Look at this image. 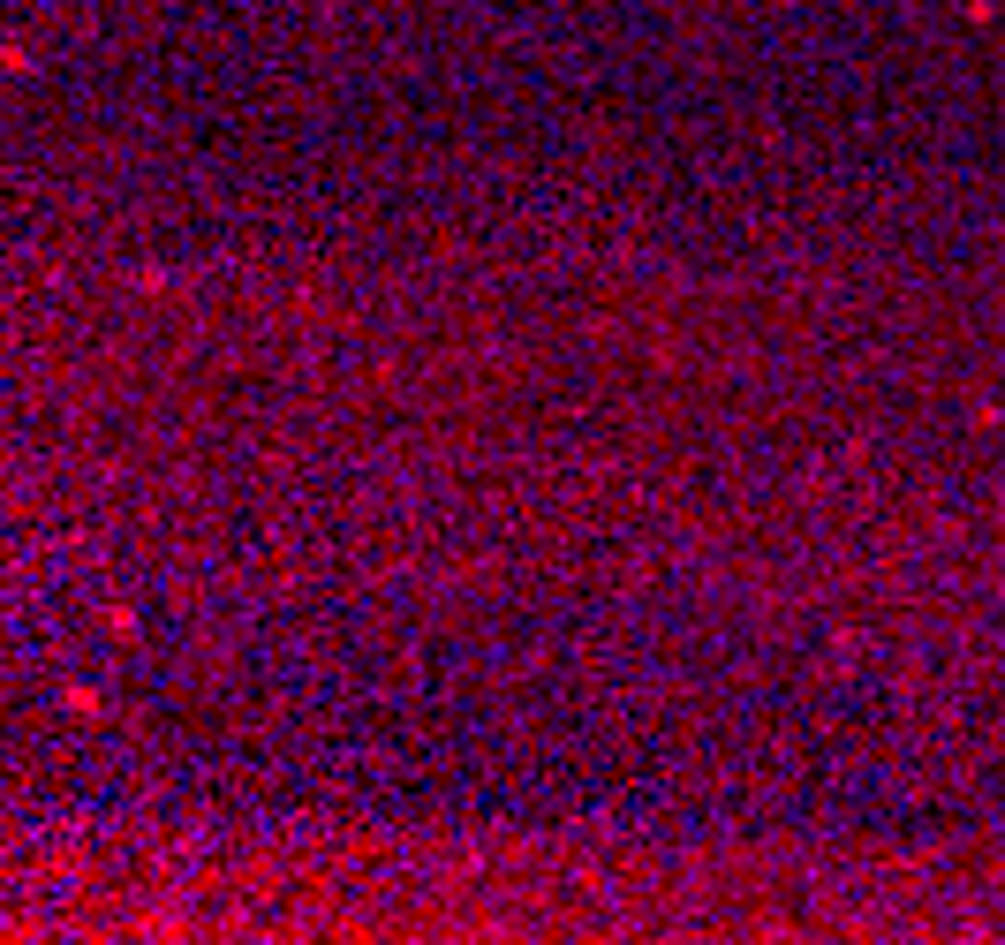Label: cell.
I'll return each instance as SVG.
<instances>
[{
	"instance_id": "1",
	"label": "cell",
	"mask_w": 1005,
	"mask_h": 945,
	"mask_svg": "<svg viewBox=\"0 0 1005 945\" xmlns=\"http://www.w3.org/2000/svg\"><path fill=\"white\" fill-rule=\"evenodd\" d=\"M23 69H31V53H23V46H8V38H0V76H23Z\"/></svg>"
},
{
	"instance_id": "2",
	"label": "cell",
	"mask_w": 1005,
	"mask_h": 945,
	"mask_svg": "<svg viewBox=\"0 0 1005 945\" xmlns=\"http://www.w3.org/2000/svg\"><path fill=\"white\" fill-rule=\"evenodd\" d=\"M61 704H69L76 719H91V711H99V696H91V688H61Z\"/></svg>"
}]
</instances>
